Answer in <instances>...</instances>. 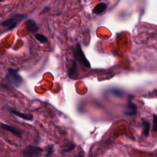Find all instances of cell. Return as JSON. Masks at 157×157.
I'll list each match as a JSON object with an SVG mask.
<instances>
[{
  "label": "cell",
  "instance_id": "6da1fadb",
  "mask_svg": "<svg viewBox=\"0 0 157 157\" xmlns=\"http://www.w3.org/2000/svg\"><path fill=\"white\" fill-rule=\"evenodd\" d=\"M7 71L8 72L5 77L7 82L15 88L20 87L23 82V79L19 74V69L9 68Z\"/></svg>",
  "mask_w": 157,
  "mask_h": 157
},
{
  "label": "cell",
  "instance_id": "7a4b0ae2",
  "mask_svg": "<svg viewBox=\"0 0 157 157\" xmlns=\"http://www.w3.org/2000/svg\"><path fill=\"white\" fill-rule=\"evenodd\" d=\"M25 17H26V16L23 14L17 13V14L13 15L10 18H8L7 20L2 21L1 25L3 26L7 27L8 29L11 30V29H13V28H15L17 26V25H18V23L20 21H21L23 19H24Z\"/></svg>",
  "mask_w": 157,
  "mask_h": 157
},
{
  "label": "cell",
  "instance_id": "3957f363",
  "mask_svg": "<svg viewBox=\"0 0 157 157\" xmlns=\"http://www.w3.org/2000/svg\"><path fill=\"white\" fill-rule=\"evenodd\" d=\"M74 55L75 58L77 59V61L83 64L85 66H86V67H90L91 65H90V61L87 59V58H86L82 50L81 46L80 45V44H77L74 50Z\"/></svg>",
  "mask_w": 157,
  "mask_h": 157
},
{
  "label": "cell",
  "instance_id": "277c9868",
  "mask_svg": "<svg viewBox=\"0 0 157 157\" xmlns=\"http://www.w3.org/2000/svg\"><path fill=\"white\" fill-rule=\"evenodd\" d=\"M42 153V148L34 145H28L22 151V154L26 156H39Z\"/></svg>",
  "mask_w": 157,
  "mask_h": 157
},
{
  "label": "cell",
  "instance_id": "5b68a950",
  "mask_svg": "<svg viewBox=\"0 0 157 157\" xmlns=\"http://www.w3.org/2000/svg\"><path fill=\"white\" fill-rule=\"evenodd\" d=\"M131 97H132V96H129L128 105H127V109H126V110H125L124 112V113L128 116L135 115L137 114V107L131 101V99H132Z\"/></svg>",
  "mask_w": 157,
  "mask_h": 157
},
{
  "label": "cell",
  "instance_id": "8992f818",
  "mask_svg": "<svg viewBox=\"0 0 157 157\" xmlns=\"http://www.w3.org/2000/svg\"><path fill=\"white\" fill-rule=\"evenodd\" d=\"M1 124L2 128L4 129V130L10 132L12 134H13L15 135V136H17V137H21V136H22V133H21V132L18 129L15 128L14 127H13V126H12L3 123H1Z\"/></svg>",
  "mask_w": 157,
  "mask_h": 157
},
{
  "label": "cell",
  "instance_id": "52a82bcc",
  "mask_svg": "<svg viewBox=\"0 0 157 157\" xmlns=\"http://www.w3.org/2000/svg\"><path fill=\"white\" fill-rule=\"evenodd\" d=\"M26 29L29 33H34L39 29L36 21L32 19H29L26 21Z\"/></svg>",
  "mask_w": 157,
  "mask_h": 157
},
{
  "label": "cell",
  "instance_id": "ba28073f",
  "mask_svg": "<svg viewBox=\"0 0 157 157\" xmlns=\"http://www.w3.org/2000/svg\"><path fill=\"white\" fill-rule=\"evenodd\" d=\"M10 112L15 115L17 117H18L21 118H23L25 120H33V115L31 113H22L20 112L18 110H11Z\"/></svg>",
  "mask_w": 157,
  "mask_h": 157
},
{
  "label": "cell",
  "instance_id": "9c48e42d",
  "mask_svg": "<svg viewBox=\"0 0 157 157\" xmlns=\"http://www.w3.org/2000/svg\"><path fill=\"white\" fill-rule=\"evenodd\" d=\"M107 9V4L104 2L98 4L93 10V12L96 15H99L104 13Z\"/></svg>",
  "mask_w": 157,
  "mask_h": 157
},
{
  "label": "cell",
  "instance_id": "30bf717a",
  "mask_svg": "<svg viewBox=\"0 0 157 157\" xmlns=\"http://www.w3.org/2000/svg\"><path fill=\"white\" fill-rule=\"evenodd\" d=\"M142 126H143V134L145 137H148L149 136L150 128V124L149 121L144 120L142 123Z\"/></svg>",
  "mask_w": 157,
  "mask_h": 157
},
{
  "label": "cell",
  "instance_id": "8fae6325",
  "mask_svg": "<svg viewBox=\"0 0 157 157\" xmlns=\"http://www.w3.org/2000/svg\"><path fill=\"white\" fill-rule=\"evenodd\" d=\"M77 70V64L75 61H74L72 66H71V67L69 69L68 71V76L71 78H72L73 75L75 74V71Z\"/></svg>",
  "mask_w": 157,
  "mask_h": 157
},
{
  "label": "cell",
  "instance_id": "7c38bea8",
  "mask_svg": "<svg viewBox=\"0 0 157 157\" xmlns=\"http://www.w3.org/2000/svg\"><path fill=\"white\" fill-rule=\"evenodd\" d=\"M34 37L36 38V40H37L41 44H45L47 42V40H48L47 37L45 36L43 34H35Z\"/></svg>",
  "mask_w": 157,
  "mask_h": 157
},
{
  "label": "cell",
  "instance_id": "4fadbf2b",
  "mask_svg": "<svg viewBox=\"0 0 157 157\" xmlns=\"http://www.w3.org/2000/svg\"><path fill=\"white\" fill-rule=\"evenodd\" d=\"M53 151H54L53 145H50L47 147V151L46 156H50L53 153Z\"/></svg>",
  "mask_w": 157,
  "mask_h": 157
},
{
  "label": "cell",
  "instance_id": "5bb4252c",
  "mask_svg": "<svg viewBox=\"0 0 157 157\" xmlns=\"http://www.w3.org/2000/svg\"><path fill=\"white\" fill-rule=\"evenodd\" d=\"M75 145L74 144H69L68 145V147L66 149H64L63 150H62V151H64V152L71 151H72V150H74L75 148Z\"/></svg>",
  "mask_w": 157,
  "mask_h": 157
},
{
  "label": "cell",
  "instance_id": "9a60e30c",
  "mask_svg": "<svg viewBox=\"0 0 157 157\" xmlns=\"http://www.w3.org/2000/svg\"><path fill=\"white\" fill-rule=\"evenodd\" d=\"M112 93L116 95L117 96H118V97H120L122 96L123 94V91L119 89H114L112 90Z\"/></svg>",
  "mask_w": 157,
  "mask_h": 157
},
{
  "label": "cell",
  "instance_id": "2e32d148",
  "mask_svg": "<svg viewBox=\"0 0 157 157\" xmlns=\"http://www.w3.org/2000/svg\"><path fill=\"white\" fill-rule=\"evenodd\" d=\"M50 10V7H45L44 8V9L42 10L41 13H44L48 12H49Z\"/></svg>",
  "mask_w": 157,
  "mask_h": 157
},
{
  "label": "cell",
  "instance_id": "e0dca14e",
  "mask_svg": "<svg viewBox=\"0 0 157 157\" xmlns=\"http://www.w3.org/2000/svg\"><path fill=\"white\" fill-rule=\"evenodd\" d=\"M156 115H153V122L155 125H156Z\"/></svg>",
  "mask_w": 157,
  "mask_h": 157
},
{
  "label": "cell",
  "instance_id": "ac0fdd59",
  "mask_svg": "<svg viewBox=\"0 0 157 157\" xmlns=\"http://www.w3.org/2000/svg\"><path fill=\"white\" fill-rule=\"evenodd\" d=\"M4 1V0H0V2H2V1Z\"/></svg>",
  "mask_w": 157,
  "mask_h": 157
}]
</instances>
